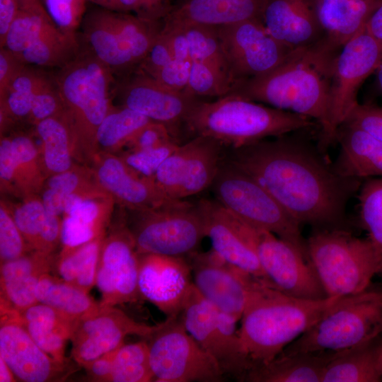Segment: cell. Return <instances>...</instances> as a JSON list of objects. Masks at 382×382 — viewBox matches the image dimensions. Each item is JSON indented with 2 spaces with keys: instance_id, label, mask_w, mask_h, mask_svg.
Here are the masks:
<instances>
[{
  "instance_id": "8",
  "label": "cell",
  "mask_w": 382,
  "mask_h": 382,
  "mask_svg": "<svg viewBox=\"0 0 382 382\" xmlns=\"http://www.w3.org/2000/svg\"><path fill=\"white\" fill-rule=\"evenodd\" d=\"M382 335V289L340 297L309 329L282 352H340Z\"/></svg>"
},
{
  "instance_id": "14",
  "label": "cell",
  "mask_w": 382,
  "mask_h": 382,
  "mask_svg": "<svg viewBox=\"0 0 382 382\" xmlns=\"http://www.w3.org/2000/svg\"><path fill=\"white\" fill-rule=\"evenodd\" d=\"M216 30L233 85L269 72L294 51L274 37L261 18L216 27Z\"/></svg>"
},
{
  "instance_id": "56",
  "label": "cell",
  "mask_w": 382,
  "mask_h": 382,
  "mask_svg": "<svg viewBox=\"0 0 382 382\" xmlns=\"http://www.w3.org/2000/svg\"><path fill=\"white\" fill-rule=\"evenodd\" d=\"M366 30L382 45V3L370 18Z\"/></svg>"
},
{
  "instance_id": "1",
  "label": "cell",
  "mask_w": 382,
  "mask_h": 382,
  "mask_svg": "<svg viewBox=\"0 0 382 382\" xmlns=\"http://www.w3.org/2000/svg\"><path fill=\"white\" fill-rule=\"evenodd\" d=\"M295 132L225 147L223 158L255 180L301 226L345 228L347 204L360 180L337 173L318 145Z\"/></svg>"
},
{
  "instance_id": "53",
  "label": "cell",
  "mask_w": 382,
  "mask_h": 382,
  "mask_svg": "<svg viewBox=\"0 0 382 382\" xmlns=\"http://www.w3.org/2000/svg\"><path fill=\"white\" fill-rule=\"evenodd\" d=\"M15 158L10 137H1L0 143V180L2 190L15 191Z\"/></svg>"
},
{
  "instance_id": "48",
  "label": "cell",
  "mask_w": 382,
  "mask_h": 382,
  "mask_svg": "<svg viewBox=\"0 0 382 382\" xmlns=\"http://www.w3.org/2000/svg\"><path fill=\"white\" fill-rule=\"evenodd\" d=\"M173 6L170 0H107L102 7L148 21H163Z\"/></svg>"
},
{
  "instance_id": "52",
  "label": "cell",
  "mask_w": 382,
  "mask_h": 382,
  "mask_svg": "<svg viewBox=\"0 0 382 382\" xmlns=\"http://www.w3.org/2000/svg\"><path fill=\"white\" fill-rule=\"evenodd\" d=\"M173 59L166 35L161 32L139 67L150 76L154 75Z\"/></svg>"
},
{
  "instance_id": "57",
  "label": "cell",
  "mask_w": 382,
  "mask_h": 382,
  "mask_svg": "<svg viewBox=\"0 0 382 382\" xmlns=\"http://www.w3.org/2000/svg\"><path fill=\"white\" fill-rule=\"evenodd\" d=\"M16 377L12 371L3 359L0 357V381L1 382H12L16 381Z\"/></svg>"
},
{
  "instance_id": "40",
  "label": "cell",
  "mask_w": 382,
  "mask_h": 382,
  "mask_svg": "<svg viewBox=\"0 0 382 382\" xmlns=\"http://www.w3.org/2000/svg\"><path fill=\"white\" fill-rule=\"evenodd\" d=\"M10 138L15 158V191L33 195L42 188L45 181L42 158L28 135L18 133Z\"/></svg>"
},
{
  "instance_id": "29",
  "label": "cell",
  "mask_w": 382,
  "mask_h": 382,
  "mask_svg": "<svg viewBox=\"0 0 382 382\" xmlns=\"http://www.w3.org/2000/svg\"><path fill=\"white\" fill-rule=\"evenodd\" d=\"M336 142L340 151L332 167L337 173L359 180L382 178V141L345 122L337 129Z\"/></svg>"
},
{
  "instance_id": "38",
  "label": "cell",
  "mask_w": 382,
  "mask_h": 382,
  "mask_svg": "<svg viewBox=\"0 0 382 382\" xmlns=\"http://www.w3.org/2000/svg\"><path fill=\"white\" fill-rule=\"evenodd\" d=\"M105 235L74 248H62L54 267L58 277L88 293L96 284Z\"/></svg>"
},
{
  "instance_id": "51",
  "label": "cell",
  "mask_w": 382,
  "mask_h": 382,
  "mask_svg": "<svg viewBox=\"0 0 382 382\" xmlns=\"http://www.w3.org/2000/svg\"><path fill=\"white\" fill-rule=\"evenodd\" d=\"M173 141L177 140L167 127L152 121L141 129L126 146L128 150L147 149Z\"/></svg>"
},
{
  "instance_id": "49",
  "label": "cell",
  "mask_w": 382,
  "mask_h": 382,
  "mask_svg": "<svg viewBox=\"0 0 382 382\" xmlns=\"http://www.w3.org/2000/svg\"><path fill=\"white\" fill-rule=\"evenodd\" d=\"M382 141V107L358 103L345 121ZM344 122V123H345Z\"/></svg>"
},
{
  "instance_id": "27",
  "label": "cell",
  "mask_w": 382,
  "mask_h": 382,
  "mask_svg": "<svg viewBox=\"0 0 382 382\" xmlns=\"http://www.w3.org/2000/svg\"><path fill=\"white\" fill-rule=\"evenodd\" d=\"M266 0H179L163 20L170 26L219 27L261 18Z\"/></svg>"
},
{
  "instance_id": "23",
  "label": "cell",
  "mask_w": 382,
  "mask_h": 382,
  "mask_svg": "<svg viewBox=\"0 0 382 382\" xmlns=\"http://www.w3.org/2000/svg\"><path fill=\"white\" fill-rule=\"evenodd\" d=\"M93 160V173L98 184L131 211L156 209L179 201L168 198L154 180L137 173L121 157L98 152Z\"/></svg>"
},
{
  "instance_id": "21",
  "label": "cell",
  "mask_w": 382,
  "mask_h": 382,
  "mask_svg": "<svg viewBox=\"0 0 382 382\" xmlns=\"http://www.w3.org/2000/svg\"><path fill=\"white\" fill-rule=\"evenodd\" d=\"M196 255L190 266L199 293L218 310L241 320L250 289L260 279L231 265L213 249Z\"/></svg>"
},
{
  "instance_id": "43",
  "label": "cell",
  "mask_w": 382,
  "mask_h": 382,
  "mask_svg": "<svg viewBox=\"0 0 382 382\" xmlns=\"http://www.w3.org/2000/svg\"><path fill=\"white\" fill-rule=\"evenodd\" d=\"M172 27L180 28L184 32L189 44L191 61H199L217 69L225 74L232 83L216 27L195 24Z\"/></svg>"
},
{
  "instance_id": "24",
  "label": "cell",
  "mask_w": 382,
  "mask_h": 382,
  "mask_svg": "<svg viewBox=\"0 0 382 382\" xmlns=\"http://www.w3.org/2000/svg\"><path fill=\"white\" fill-rule=\"evenodd\" d=\"M186 330L219 363L225 375L239 381L247 372L245 363L229 348L217 323V308L192 285L180 314Z\"/></svg>"
},
{
  "instance_id": "34",
  "label": "cell",
  "mask_w": 382,
  "mask_h": 382,
  "mask_svg": "<svg viewBox=\"0 0 382 382\" xmlns=\"http://www.w3.org/2000/svg\"><path fill=\"white\" fill-rule=\"evenodd\" d=\"M11 213L30 250L52 255L61 243L59 216L48 212L41 198L31 195Z\"/></svg>"
},
{
  "instance_id": "61",
  "label": "cell",
  "mask_w": 382,
  "mask_h": 382,
  "mask_svg": "<svg viewBox=\"0 0 382 382\" xmlns=\"http://www.w3.org/2000/svg\"><path fill=\"white\" fill-rule=\"evenodd\" d=\"M89 1L98 4L100 6H102L107 0H89Z\"/></svg>"
},
{
  "instance_id": "44",
  "label": "cell",
  "mask_w": 382,
  "mask_h": 382,
  "mask_svg": "<svg viewBox=\"0 0 382 382\" xmlns=\"http://www.w3.org/2000/svg\"><path fill=\"white\" fill-rule=\"evenodd\" d=\"M232 83L217 69L204 62L192 60L188 83L185 90L195 98H221L229 94Z\"/></svg>"
},
{
  "instance_id": "18",
  "label": "cell",
  "mask_w": 382,
  "mask_h": 382,
  "mask_svg": "<svg viewBox=\"0 0 382 382\" xmlns=\"http://www.w3.org/2000/svg\"><path fill=\"white\" fill-rule=\"evenodd\" d=\"M157 325L137 322L115 306L100 304L75 322L70 339L71 357L84 368L119 348L128 335L148 338Z\"/></svg>"
},
{
  "instance_id": "11",
  "label": "cell",
  "mask_w": 382,
  "mask_h": 382,
  "mask_svg": "<svg viewBox=\"0 0 382 382\" xmlns=\"http://www.w3.org/2000/svg\"><path fill=\"white\" fill-rule=\"evenodd\" d=\"M225 209L230 221L255 252L274 287L299 299L328 298L313 265L293 245L272 232L245 223Z\"/></svg>"
},
{
  "instance_id": "12",
  "label": "cell",
  "mask_w": 382,
  "mask_h": 382,
  "mask_svg": "<svg viewBox=\"0 0 382 382\" xmlns=\"http://www.w3.org/2000/svg\"><path fill=\"white\" fill-rule=\"evenodd\" d=\"M149 364L159 382H220L219 363L184 327L180 316L166 318L147 338Z\"/></svg>"
},
{
  "instance_id": "55",
  "label": "cell",
  "mask_w": 382,
  "mask_h": 382,
  "mask_svg": "<svg viewBox=\"0 0 382 382\" xmlns=\"http://www.w3.org/2000/svg\"><path fill=\"white\" fill-rule=\"evenodd\" d=\"M20 10L17 0H0V47H3L9 29Z\"/></svg>"
},
{
  "instance_id": "46",
  "label": "cell",
  "mask_w": 382,
  "mask_h": 382,
  "mask_svg": "<svg viewBox=\"0 0 382 382\" xmlns=\"http://www.w3.org/2000/svg\"><path fill=\"white\" fill-rule=\"evenodd\" d=\"M178 145L176 141H173L151 149L127 150L120 157L137 173L154 180L158 168Z\"/></svg>"
},
{
  "instance_id": "47",
  "label": "cell",
  "mask_w": 382,
  "mask_h": 382,
  "mask_svg": "<svg viewBox=\"0 0 382 382\" xmlns=\"http://www.w3.org/2000/svg\"><path fill=\"white\" fill-rule=\"evenodd\" d=\"M31 251L16 226L11 211L1 202L0 207L1 263L20 257Z\"/></svg>"
},
{
  "instance_id": "20",
  "label": "cell",
  "mask_w": 382,
  "mask_h": 382,
  "mask_svg": "<svg viewBox=\"0 0 382 382\" xmlns=\"http://www.w3.org/2000/svg\"><path fill=\"white\" fill-rule=\"evenodd\" d=\"M139 254L127 226H122L104 237L96 285L101 306H115L135 301L138 291Z\"/></svg>"
},
{
  "instance_id": "16",
  "label": "cell",
  "mask_w": 382,
  "mask_h": 382,
  "mask_svg": "<svg viewBox=\"0 0 382 382\" xmlns=\"http://www.w3.org/2000/svg\"><path fill=\"white\" fill-rule=\"evenodd\" d=\"M381 59L382 45L366 28L345 44L337 54L330 91V124L335 142L337 129L359 103L360 86L375 73Z\"/></svg>"
},
{
  "instance_id": "37",
  "label": "cell",
  "mask_w": 382,
  "mask_h": 382,
  "mask_svg": "<svg viewBox=\"0 0 382 382\" xmlns=\"http://www.w3.org/2000/svg\"><path fill=\"white\" fill-rule=\"evenodd\" d=\"M35 296L37 302L53 308L74 322L100 305L88 293L50 272L40 277Z\"/></svg>"
},
{
  "instance_id": "6",
  "label": "cell",
  "mask_w": 382,
  "mask_h": 382,
  "mask_svg": "<svg viewBox=\"0 0 382 382\" xmlns=\"http://www.w3.org/2000/svg\"><path fill=\"white\" fill-rule=\"evenodd\" d=\"M163 28V21H148L98 6L86 11L79 37L119 79L139 66Z\"/></svg>"
},
{
  "instance_id": "58",
  "label": "cell",
  "mask_w": 382,
  "mask_h": 382,
  "mask_svg": "<svg viewBox=\"0 0 382 382\" xmlns=\"http://www.w3.org/2000/svg\"><path fill=\"white\" fill-rule=\"evenodd\" d=\"M376 83L378 88L382 93V59L376 71Z\"/></svg>"
},
{
  "instance_id": "25",
  "label": "cell",
  "mask_w": 382,
  "mask_h": 382,
  "mask_svg": "<svg viewBox=\"0 0 382 382\" xmlns=\"http://www.w3.org/2000/svg\"><path fill=\"white\" fill-rule=\"evenodd\" d=\"M261 20L274 37L293 50L323 40L314 0H266Z\"/></svg>"
},
{
  "instance_id": "7",
  "label": "cell",
  "mask_w": 382,
  "mask_h": 382,
  "mask_svg": "<svg viewBox=\"0 0 382 382\" xmlns=\"http://www.w3.org/2000/svg\"><path fill=\"white\" fill-rule=\"evenodd\" d=\"M306 246L327 297L361 292L378 274L379 260L369 238H357L345 228H315Z\"/></svg>"
},
{
  "instance_id": "39",
  "label": "cell",
  "mask_w": 382,
  "mask_h": 382,
  "mask_svg": "<svg viewBox=\"0 0 382 382\" xmlns=\"http://www.w3.org/2000/svg\"><path fill=\"white\" fill-rule=\"evenodd\" d=\"M151 122L146 116L128 108L114 105L97 129V153L98 150L116 151L126 146Z\"/></svg>"
},
{
  "instance_id": "60",
  "label": "cell",
  "mask_w": 382,
  "mask_h": 382,
  "mask_svg": "<svg viewBox=\"0 0 382 382\" xmlns=\"http://www.w3.org/2000/svg\"><path fill=\"white\" fill-rule=\"evenodd\" d=\"M378 369L382 378V347L381 348L378 356Z\"/></svg>"
},
{
  "instance_id": "41",
  "label": "cell",
  "mask_w": 382,
  "mask_h": 382,
  "mask_svg": "<svg viewBox=\"0 0 382 382\" xmlns=\"http://www.w3.org/2000/svg\"><path fill=\"white\" fill-rule=\"evenodd\" d=\"M154 376L149 364L146 341L125 345L111 352L109 382H148Z\"/></svg>"
},
{
  "instance_id": "5",
  "label": "cell",
  "mask_w": 382,
  "mask_h": 382,
  "mask_svg": "<svg viewBox=\"0 0 382 382\" xmlns=\"http://www.w3.org/2000/svg\"><path fill=\"white\" fill-rule=\"evenodd\" d=\"M54 77L64 114L72 131L76 155L93 158L97 129L113 108L116 78L110 69L81 44L78 54Z\"/></svg>"
},
{
  "instance_id": "54",
  "label": "cell",
  "mask_w": 382,
  "mask_h": 382,
  "mask_svg": "<svg viewBox=\"0 0 382 382\" xmlns=\"http://www.w3.org/2000/svg\"><path fill=\"white\" fill-rule=\"evenodd\" d=\"M25 65L8 49L0 47V96Z\"/></svg>"
},
{
  "instance_id": "15",
  "label": "cell",
  "mask_w": 382,
  "mask_h": 382,
  "mask_svg": "<svg viewBox=\"0 0 382 382\" xmlns=\"http://www.w3.org/2000/svg\"><path fill=\"white\" fill-rule=\"evenodd\" d=\"M224 146L209 137L191 138L164 161L154 181L169 199L181 200L209 187L216 176Z\"/></svg>"
},
{
  "instance_id": "26",
  "label": "cell",
  "mask_w": 382,
  "mask_h": 382,
  "mask_svg": "<svg viewBox=\"0 0 382 382\" xmlns=\"http://www.w3.org/2000/svg\"><path fill=\"white\" fill-rule=\"evenodd\" d=\"M196 204L203 218L205 236L210 239L212 249L231 265L273 286L264 273L255 252L230 221L224 207L216 200L206 199Z\"/></svg>"
},
{
  "instance_id": "3",
  "label": "cell",
  "mask_w": 382,
  "mask_h": 382,
  "mask_svg": "<svg viewBox=\"0 0 382 382\" xmlns=\"http://www.w3.org/2000/svg\"><path fill=\"white\" fill-rule=\"evenodd\" d=\"M339 298L299 299L257 279L249 293L238 332L248 371L274 359Z\"/></svg>"
},
{
  "instance_id": "33",
  "label": "cell",
  "mask_w": 382,
  "mask_h": 382,
  "mask_svg": "<svg viewBox=\"0 0 382 382\" xmlns=\"http://www.w3.org/2000/svg\"><path fill=\"white\" fill-rule=\"evenodd\" d=\"M20 317L30 337L46 354L57 362H69L65 347L75 322L39 302L20 313Z\"/></svg>"
},
{
  "instance_id": "45",
  "label": "cell",
  "mask_w": 382,
  "mask_h": 382,
  "mask_svg": "<svg viewBox=\"0 0 382 382\" xmlns=\"http://www.w3.org/2000/svg\"><path fill=\"white\" fill-rule=\"evenodd\" d=\"M89 0H40L45 10L62 31L77 35Z\"/></svg>"
},
{
  "instance_id": "35",
  "label": "cell",
  "mask_w": 382,
  "mask_h": 382,
  "mask_svg": "<svg viewBox=\"0 0 382 382\" xmlns=\"http://www.w3.org/2000/svg\"><path fill=\"white\" fill-rule=\"evenodd\" d=\"M382 347L380 337L340 351L325 367L321 382H378V356Z\"/></svg>"
},
{
  "instance_id": "19",
  "label": "cell",
  "mask_w": 382,
  "mask_h": 382,
  "mask_svg": "<svg viewBox=\"0 0 382 382\" xmlns=\"http://www.w3.org/2000/svg\"><path fill=\"white\" fill-rule=\"evenodd\" d=\"M0 357L15 377L25 382L61 381L73 368L69 362H57L46 354L25 328L20 313L4 304H1Z\"/></svg>"
},
{
  "instance_id": "50",
  "label": "cell",
  "mask_w": 382,
  "mask_h": 382,
  "mask_svg": "<svg viewBox=\"0 0 382 382\" xmlns=\"http://www.w3.org/2000/svg\"><path fill=\"white\" fill-rule=\"evenodd\" d=\"M190 66L191 61L173 58L151 76L171 91L183 92L188 83Z\"/></svg>"
},
{
  "instance_id": "17",
  "label": "cell",
  "mask_w": 382,
  "mask_h": 382,
  "mask_svg": "<svg viewBox=\"0 0 382 382\" xmlns=\"http://www.w3.org/2000/svg\"><path fill=\"white\" fill-rule=\"evenodd\" d=\"M114 98L119 100L120 105L166 125L176 140L184 132L187 115L197 99L185 91L166 88L139 66L116 79Z\"/></svg>"
},
{
  "instance_id": "59",
  "label": "cell",
  "mask_w": 382,
  "mask_h": 382,
  "mask_svg": "<svg viewBox=\"0 0 382 382\" xmlns=\"http://www.w3.org/2000/svg\"><path fill=\"white\" fill-rule=\"evenodd\" d=\"M21 7L27 6L34 4L40 3V0H17Z\"/></svg>"
},
{
  "instance_id": "13",
  "label": "cell",
  "mask_w": 382,
  "mask_h": 382,
  "mask_svg": "<svg viewBox=\"0 0 382 382\" xmlns=\"http://www.w3.org/2000/svg\"><path fill=\"white\" fill-rule=\"evenodd\" d=\"M3 47L26 65L58 69L78 54L81 42L60 30L40 2L20 8Z\"/></svg>"
},
{
  "instance_id": "4",
  "label": "cell",
  "mask_w": 382,
  "mask_h": 382,
  "mask_svg": "<svg viewBox=\"0 0 382 382\" xmlns=\"http://www.w3.org/2000/svg\"><path fill=\"white\" fill-rule=\"evenodd\" d=\"M315 126L308 117L228 94L212 101L197 98L185 118L184 132L238 148Z\"/></svg>"
},
{
  "instance_id": "32",
  "label": "cell",
  "mask_w": 382,
  "mask_h": 382,
  "mask_svg": "<svg viewBox=\"0 0 382 382\" xmlns=\"http://www.w3.org/2000/svg\"><path fill=\"white\" fill-rule=\"evenodd\" d=\"M47 69L25 65L0 96L1 132L16 121L29 122L33 99L56 83L54 72Z\"/></svg>"
},
{
  "instance_id": "2",
  "label": "cell",
  "mask_w": 382,
  "mask_h": 382,
  "mask_svg": "<svg viewBox=\"0 0 382 382\" xmlns=\"http://www.w3.org/2000/svg\"><path fill=\"white\" fill-rule=\"evenodd\" d=\"M340 50L324 40L294 50L262 75L235 83L229 94L313 120L320 129L318 146L325 152L335 142L330 124L331 82Z\"/></svg>"
},
{
  "instance_id": "9",
  "label": "cell",
  "mask_w": 382,
  "mask_h": 382,
  "mask_svg": "<svg viewBox=\"0 0 382 382\" xmlns=\"http://www.w3.org/2000/svg\"><path fill=\"white\" fill-rule=\"evenodd\" d=\"M210 187L215 200L231 214L291 243L308 260L301 225L262 185L223 156Z\"/></svg>"
},
{
  "instance_id": "42",
  "label": "cell",
  "mask_w": 382,
  "mask_h": 382,
  "mask_svg": "<svg viewBox=\"0 0 382 382\" xmlns=\"http://www.w3.org/2000/svg\"><path fill=\"white\" fill-rule=\"evenodd\" d=\"M358 199L361 225L378 256V274L382 277V178L368 179L361 185Z\"/></svg>"
},
{
  "instance_id": "28",
  "label": "cell",
  "mask_w": 382,
  "mask_h": 382,
  "mask_svg": "<svg viewBox=\"0 0 382 382\" xmlns=\"http://www.w3.org/2000/svg\"><path fill=\"white\" fill-rule=\"evenodd\" d=\"M52 255L30 251L1 263V303L21 313L37 303L35 290L42 274L54 266Z\"/></svg>"
},
{
  "instance_id": "36",
  "label": "cell",
  "mask_w": 382,
  "mask_h": 382,
  "mask_svg": "<svg viewBox=\"0 0 382 382\" xmlns=\"http://www.w3.org/2000/svg\"><path fill=\"white\" fill-rule=\"evenodd\" d=\"M35 127L42 142L45 171L51 175L74 167L73 158L76 156L74 138L64 112L46 118Z\"/></svg>"
},
{
  "instance_id": "30",
  "label": "cell",
  "mask_w": 382,
  "mask_h": 382,
  "mask_svg": "<svg viewBox=\"0 0 382 382\" xmlns=\"http://www.w3.org/2000/svg\"><path fill=\"white\" fill-rule=\"evenodd\" d=\"M382 0H314L323 40L340 50L366 28Z\"/></svg>"
},
{
  "instance_id": "10",
  "label": "cell",
  "mask_w": 382,
  "mask_h": 382,
  "mask_svg": "<svg viewBox=\"0 0 382 382\" xmlns=\"http://www.w3.org/2000/svg\"><path fill=\"white\" fill-rule=\"evenodd\" d=\"M132 212L135 217L127 227L138 254L190 256L206 236L197 204L182 199L156 209Z\"/></svg>"
},
{
  "instance_id": "31",
  "label": "cell",
  "mask_w": 382,
  "mask_h": 382,
  "mask_svg": "<svg viewBox=\"0 0 382 382\" xmlns=\"http://www.w3.org/2000/svg\"><path fill=\"white\" fill-rule=\"evenodd\" d=\"M337 352H281L267 364L248 371L243 381L321 382L325 367Z\"/></svg>"
},
{
  "instance_id": "22",
  "label": "cell",
  "mask_w": 382,
  "mask_h": 382,
  "mask_svg": "<svg viewBox=\"0 0 382 382\" xmlns=\"http://www.w3.org/2000/svg\"><path fill=\"white\" fill-rule=\"evenodd\" d=\"M192 267L184 257L139 254V296L166 316H180L193 285Z\"/></svg>"
}]
</instances>
